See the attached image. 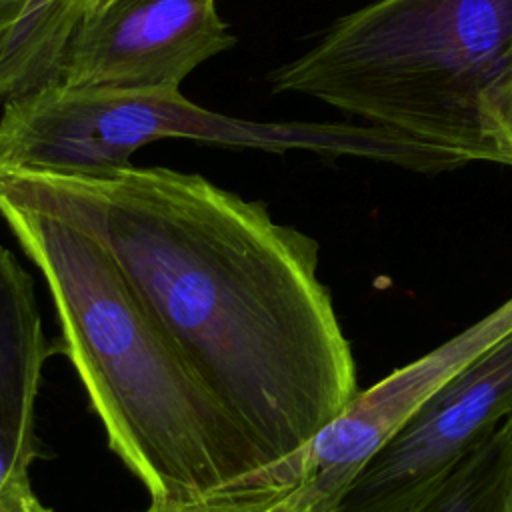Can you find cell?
I'll return each mask as SVG.
<instances>
[{
  "instance_id": "obj_14",
  "label": "cell",
  "mask_w": 512,
  "mask_h": 512,
  "mask_svg": "<svg viewBox=\"0 0 512 512\" xmlns=\"http://www.w3.org/2000/svg\"><path fill=\"white\" fill-rule=\"evenodd\" d=\"M114 2H116V0H94L88 18H92V16H96V14H100V12H104V10H106L110 4H114ZM84 22H86V20H84Z\"/></svg>"
},
{
  "instance_id": "obj_9",
  "label": "cell",
  "mask_w": 512,
  "mask_h": 512,
  "mask_svg": "<svg viewBox=\"0 0 512 512\" xmlns=\"http://www.w3.org/2000/svg\"><path fill=\"white\" fill-rule=\"evenodd\" d=\"M94 0H28L0 34V100L58 84L66 48Z\"/></svg>"
},
{
  "instance_id": "obj_3",
  "label": "cell",
  "mask_w": 512,
  "mask_h": 512,
  "mask_svg": "<svg viewBox=\"0 0 512 512\" xmlns=\"http://www.w3.org/2000/svg\"><path fill=\"white\" fill-rule=\"evenodd\" d=\"M268 82L466 164L512 166V0H374Z\"/></svg>"
},
{
  "instance_id": "obj_6",
  "label": "cell",
  "mask_w": 512,
  "mask_h": 512,
  "mask_svg": "<svg viewBox=\"0 0 512 512\" xmlns=\"http://www.w3.org/2000/svg\"><path fill=\"white\" fill-rule=\"evenodd\" d=\"M234 44L216 0H116L76 30L58 84L180 86L194 68Z\"/></svg>"
},
{
  "instance_id": "obj_5",
  "label": "cell",
  "mask_w": 512,
  "mask_h": 512,
  "mask_svg": "<svg viewBox=\"0 0 512 512\" xmlns=\"http://www.w3.org/2000/svg\"><path fill=\"white\" fill-rule=\"evenodd\" d=\"M512 416V334L438 386L352 478L332 512H384Z\"/></svg>"
},
{
  "instance_id": "obj_7",
  "label": "cell",
  "mask_w": 512,
  "mask_h": 512,
  "mask_svg": "<svg viewBox=\"0 0 512 512\" xmlns=\"http://www.w3.org/2000/svg\"><path fill=\"white\" fill-rule=\"evenodd\" d=\"M510 334L512 296L450 340L360 390L306 450L298 494L322 512H332L364 462L418 404Z\"/></svg>"
},
{
  "instance_id": "obj_8",
  "label": "cell",
  "mask_w": 512,
  "mask_h": 512,
  "mask_svg": "<svg viewBox=\"0 0 512 512\" xmlns=\"http://www.w3.org/2000/svg\"><path fill=\"white\" fill-rule=\"evenodd\" d=\"M32 276L0 246V512H52L34 494L30 466L40 456L36 398L48 356Z\"/></svg>"
},
{
  "instance_id": "obj_2",
  "label": "cell",
  "mask_w": 512,
  "mask_h": 512,
  "mask_svg": "<svg viewBox=\"0 0 512 512\" xmlns=\"http://www.w3.org/2000/svg\"><path fill=\"white\" fill-rule=\"evenodd\" d=\"M0 216L44 278L60 350L108 446L150 500L276 488L254 444L190 374L92 236L2 190Z\"/></svg>"
},
{
  "instance_id": "obj_11",
  "label": "cell",
  "mask_w": 512,
  "mask_h": 512,
  "mask_svg": "<svg viewBox=\"0 0 512 512\" xmlns=\"http://www.w3.org/2000/svg\"><path fill=\"white\" fill-rule=\"evenodd\" d=\"M142 512H322L306 502L294 486L222 490L196 502H156Z\"/></svg>"
},
{
  "instance_id": "obj_10",
  "label": "cell",
  "mask_w": 512,
  "mask_h": 512,
  "mask_svg": "<svg viewBox=\"0 0 512 512\" xmlns=\"http://www.w3.org/2000/svg\"><path fill=\"white\" fill-rule=\"evenodd\" d=\"M512 464V416L432 482L384 512H502Z\"/></svg>"
},
{
  "instance_id": "obj_13",
  "label": "cell",
  "mask_w": 512,
  "mask_h": 512,
  "mask_svg": "<svg viewBox=\"0 0 512 512\" xmlns=\"http://www.w3.org/2000/svg\"><path fill=\"white\" fill-rule=\"evenodd\" d=\"M502 512H512V464H510V474H508L506 496H504V510Z\"/></svg>"
},
{
  "instance_id": "obj_1",
  "label": "cell",
  "mask_w": 512,
  "mask_h": 512,
  "mask_svg": "<svg viewBox=\"0 0 512 512\" xmlns=\"http://www.w3.org/2000/svg\"><path fill=\"white\" fill-rule=\"evenodd\" d=\"M0 190L92 236L272 486L298 484L312 440L360 392L314 238L164 166L2 170Z\"/></svg>"
},
{
  "instance_id": "obj_4",
  "label": "cell",
  "mask_w": 512,
  "mask_h": 512,
  "mask_svg": "<svg viewBox=\"0 0 512 512\" xmlns=\"http://www.w3.org/2000/svg\"><path fill=\"white\" fill-rule=\"evenodd\" d=\"M184 138L266 152L308 150L320 156H362L408 170H452V154L368 124L254 122L206 110L180 86L72 88L50 84L4 102L0 172H102L130 166L146 144Z\"/></svg>"
},
{
  "instance_id": "obj_12",
  "label": "cell",
  "mask_w": 512,
  "mask_h": 512,
  "mask_svg": "<svg viewBox=\"0 0 512 512\" xmlns=\"http://www.w3.org/2000/svg\"><path fill=\"white\" fill-rule=\"evenodd\" d=\"M26 2L28 0H0V34L20 18Z\"/></svg>"
}]
</instances>
